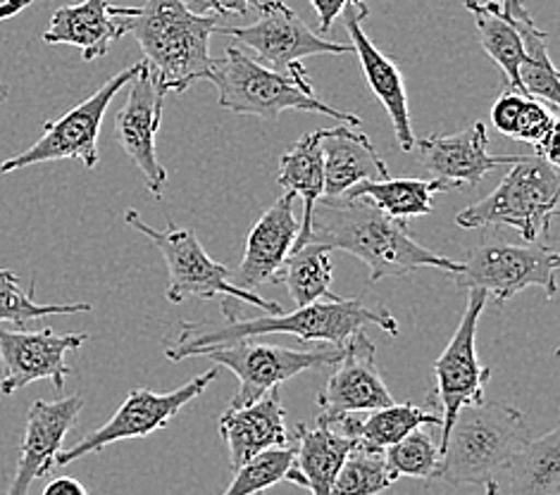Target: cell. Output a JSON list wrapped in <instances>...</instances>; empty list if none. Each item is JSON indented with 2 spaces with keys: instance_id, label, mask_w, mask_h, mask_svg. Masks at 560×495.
Here are the masks:
<instances>
[{
  "instance_id": "obj_2",
  "label": "cell",
  "mask_w": 560,
  "mask_h": 495,
  "mask_svg": "<svg viewBox=\"0 0 560 495\" xmlns=\"http://www.w3.org/2000/svg\"><path fill=\"white\" fill-rule=\"evenodd\" d=\"M303 244L327 246L331 252H351L368 267V284L389 276H406L422 267L442 272H458L460 262L439 256L418 244L406 229V222L386 217L365 198H319L308 232L296 238L293 248ZM291 248V250H293Z\"/></svg>"
},
{
  "instance_id": "obj_22",
  "label": "cell",
  "mask_w": 560,
  "mask_h": 495,
  "mask_svg": "<svg viewBox=\"0 0 560 495\" xmlns=\"http://www.w3.org/2000/svg\"><path fill=\"white\" fill-rule=\"evenodd\" d=\"M131 8H119L108 0H82L52 12L50 26L44 34L48 46H74L86 62L108 56L110 46L127 34L125 17Z\"/></svg>"
},
{
  "instance_id": "obj_23",
  "label": "cell",
  "mask_w": 560,
  "mask_h": 495,
  "mask_svg": "<svg viewBox=\"0 0 560 495\" xmlns=\"http://www.w3.org/2000/svg\"><path fill=\"white\" fill-rule=\"evenodd\" d=\"M319 149L325 165L323 198H343L365 181L389 179V167L363 131L349 125L319 129Z\"/></svg>"
},
{
  "instance_id": "obj_4",
  "label": "cell",
  "mask_w": 560,
  "mask_h": 495,
  "mask_svg": "<svg viewBox=\"0 0 560 495\" xmlns=\"http://www.w3.org/2000/svg\"><path fill=\"white\" fill-rule=\"evenodd\" d=\"M529 440L525 414L503 403H477L458 410L439 444L436 479L451 486H485L509 472Z\"/></svg>"
},
{
  "instance_id": "obj_44",
  "label": "cell",
  "mask_w": 560,
  "mask_h": 495,
  "mask_svg": "<svg viewBox=\"0 0 560 495\" xmlns=\"http://www.w3.org/2000/svg\"><path fill=\"white\" fill-rule=\"evenodd\" d=\"M8 93H10V89H8V84H0V103H3L5 98H8Z\"/></svg>"
},
{
  "instance_id": "obj_35",
  "label": "cell",
  "mask_w": 560,
  "mask_h": 495,
  "mask_svg": "<svg viewBox=\"0 0 560 495\" xmlns=\"http://www.w3.org/2000/svg\"><path fill=\"white\" fill-rule=\"evenodd\" d=\"M558 110L537 98H525L523 113L517 117L513 131L515 141H523L535 149L537 155L558 165Z\"/></svg>"
},
{
  "instance_id": "obj_12",
  "label": "cell",
  "mask_w": 560,
  "mask_h": 495,
  "mask_svg": "<svg viewBox=\"0 0 560 495\" xmlns=\"http://www.w3.org/2000/svg\"><path fill=\"white\" fill-rule=\"evenodd\" d=\"M215 379H218V367H212L170 393H153V391H145V388H135V391H129L125 403L117 408V412L108 422L98 426L96 432L84 436L72 448L60 450L56 458V467H68L77 460L86 458V455H93L113 444H119V440L143 438L165 429V426L175 420L186 405L194 403L198 396H203L206 388Z\"/></svg>"
},
{
  "instance_id": "obj_39",
  "label": "cell",
  "mask_w": 560,
  "mask_h": 495,
  "mask_svg": "<svg viewBox=\"0 0 560 495\" xmlns=\"http://www.w3.org/2000/svg\"><path fill=\"white\" fill-rule=\"evenodd\" d=\"M349 3L351 0H311V5L317 12V20H319V34L331 30V24H335V20H339V15Z\"/></svg>"
},
{
  "instance_id": "obj_1",
  "label": "cell",
  "mask_w": 560,
  "mask_h": 495,
  "mask_svg": "<svg viewBox=\"0 0 560 495\" xmlns=\"http://www.w3.org/2000/svg\"><path fill=\"white\" fill-rule=\"evenodd\" d=\"M224 322H177L163 339V355L172 363L186 357H201L206 351L230 345L242 339H260L270 333H289L303 343H325L341 347L355 331L380 327L392 337H398L396 317L380 305H365L355 298H327L313 305L296 307L293 313H275L246 319L234 298L222 303Z\"/></svg>"
},
{
  "instance_id": "obj_15",
  "label": "cell",
  "mask_w": 560,
  "mask_h": 495,
  "mask_svg": "<svg viewBox=\"0 0 560 495\" xmlns=\"http://www.w3.org/2000/svg\"><path fill=\"white\" fill-rule=\"evenodd\" d=\"M89 341L86 333H56L50 327L38 331L0 329V393L12 396L34 381L48 379L56 391H62L72 369L65 355Z\"/></svg>"
},
{
  "instance_id": "obj_6",
  "label": "cell",
  "mask_w": 560,
  "mask_h": 495,
  "mask_svg": "<svg viewBox=\"0 0 560 495\" xmlns=\"http://www.w3.org/2000/svg\"><path fill=\"white\" fill-rule=\"evenodd\" d=\"M558 200V165L541 155H523L487 198L458 212L456 224L460 229L511 226L525 244H537L541 236L551 234Z\"/></svg>"
},
{
  "instance_id": "obj_24",
  "label": "cell",
  "mask_w": 560,
  "mask_h": 495,
  "mask_svg": "<svg viewBox=\"0 0 560 495\" xmlns=\"http://www.w3.org/2000/svg\"><path fill=\"white\" fill-rule=\"evenodd\" d=\"M355 446V438L341 434L335 424L319 417L315 426L299 424L293 462L303 476L305 488L313 495H331L341 464Z\"/></svg>"
},
{
  "instance_id": "obj_41",
  "label": "cell",
  "mask_w": 560,
  "mask_h": 495,
  "mask_svg": "<svg viewBox=\"0 0 560 495\" xmlns=\"http://www.w3.org/2000/svg\"><path fill=\"white\" fill-rule=\"evenodd\" d=\"M509 0H463L472 15H482V12H503Z\"/></svg>"
},
{
  "instance_id": "obj_5",
  "label": "cell",
  "mask_w": 560,
  "mask_h": 495,
  "mask_svg": "<svg viewBox=\"0 0 560 495\" xmlns=\"http://www.w3.org/2000/svg\"><path fill=\"white\" fill-rule=\"evenodd\" d=\"M208 82L218 89L220 108L234 115H256L277 119L287 110H301L339 119L341 125L360 127L363 119L353 113L319 101L308 76H291L275 72L248 58L242 48L226 46L224 56L212 62Z\"/></svg>"
},
{
  "instance_id": "obj_31",
  "label": "cell",
  "mask_w": 560,
  "mask_h": 495,
  "mask_svg": "<svg viewBox=\"0 0 560 495\" xmlns=\"http://www.w3.org/2000/svg\"><path fill=\"white\" fill-rule=\"evenodd\" d=\"M479 44L487 50V56L497 62L503 72L509 91H520V62H523V38H520L513 22L505 17V12H482L475 15ZM525 96V93H523Z\"/></svg>"
},
{
  "instance_id": "obj_21",
  "label": "cell",
  "mask_w": 560,
  "mask_h": 495,
  "mask_svg": "<svg viewBox=\"0 0 560 495\" xmlns=\"http://www.w3.org/2000/svg\"><path fill=\"white\" fill-rule=\"evenodd\" d=\"M220 436L230 450L234 472L262 452L291 446L279 388L265 393L256 403L226 410L220 417Z\"/></svg>"
},
{
  "instance_id": "obj_25",
  "label": "cell",
  "mask_w": 560,
  "mask_h": 495,
  "mask_svg": "<svg viewBox=\"0 0 560 495\" xmlns=\"http://www.w3.org/2000/svg\"><path fill=\"white\" fill-rule=\"evenodd\" d=\"M329 424H335L341 434L355 438L360 448L384 452L410 432L422 429V426H442V414L422 410L412 403H392L363 414H346V417L331 420Z\"/></svg>"
},
{
  "instance_id": "obj_34",
  "label": "cell",
  "mask_w": 560,
  "mask_h": 495,
  "mask_svg": "<svg viewBox=\"0 0 560 495\" xmlns=\"http://www.w3.org/2000/svg\"><path fill=\"white\" fill-rule=\"evenodd\" d=\"M293 467V446L275 448L253 458L248 464L238 467L234 472L232 484L226 486L222 495H260L270 486L287 481Z\"/></svg>"
},
{
  "instance_id": "obj_43",
  "label": "cell",
  "mask_w": 560,
  "mask_h": 495,
  "mask_svg": "<svg viewBox=\"0 0 560 495\" xmlns=\"http://www.w3.org/2000/svg\"><path fill=\"white\" fill-rule=\"evenodd\" d=\"M487 488V495H499V481H489V484H485Z\"/></svg>"
},
{
  "instance_id": "obj_16",
  "label": "cell",
  "mask_w": 560,
  "mask_h": 495,
  "mask_svg": "<svg viewBox=\"0 0 560 495\" xmlns=\"http://www.w3.org/2000/svg\"><path fill=\"white\" fill-rule=\"evenodd\" d=\"M319 417L339 420L346 414H363L394 403V396L386 388L377 367L375 343L368 339L365 329L355 331L343 343L339 363L331 369L327 386L317 396Z\"/></svg>"
},
{
  "instance_id": "obj_38",
  "label": "cell",
  "mask_w": 560,
  "mask_h": 495,
  "mask_svg": "<svg viewBox=\"0 0 560 495\" xmlns=\"http://www.w3.org/2000/svg\"><path fill=\"white\" fill-rule=\"evenodd\" d=\"M260 0H194L189 5L196 15H215V17H226V15H246V12L256 5L258 8Z\"/></svg>"
},
{
  "instance_id": "obj_8",
  "label": "cell",
  "mask_w": 560,
  "mask_h": 495,
  "mask_svg": "<svg viewBox=\"0 0 560 495\" xmlns=\"http://www.w3.org/2000/svg\"><path fill=\"white\" fill-rule=\"evenodd\" d=\"M558 250L544 244H487L475 248L453 272L463 291H485L487 300L503 305L525 288H544L546 298L556 296Z\"/></svg>"
},
{
  "instance_id": "obj_19",
  "label": "cell",
  "mask_w": 560,
  "mask_h": 495,
  "mask_svg": "<svg viewBox=\"0 0 560 495\" xmlns=\"http://www.w3.org/2000/svg\"><path fill=\"white\" fill-rule=\"evenodd\" d=\"M368 15H370V8L365 0H351V3L341 12L346 32L351 36L349 46L358 56L360 67H363L370 91L375 93L377 101L384 105L386 115L392 119L398 145H401L404 153H410L416 149V133H412V125H410L408 91H406L404 74L396 67V62L389 56H384V52L368 38L363 30V22L368 20Z\"/></svg>"
},
{
  "instance_id": "obj_42",
  "label": "cell",
  "mask_w": 560,
  "mask_h": 495,
  "mask_svg": "<svg viewBox=\"0 0 560 495\" xmlns=\"http://www.w3.org/2000/svg\"><path fill=\"white\" fill-rule=\"evenodd\" d=\"M32 3L34 0H0V22L20 15V12L30 8Z\"/></svg>"
},
{
  "instance_id": "obj_9",
  "label": "cell",
  "mask_w": 560,
  "mask_h": 495,
  "mask_svg": "<svg viewBox=\"0 0 560 495\" xmlns=\"http://www.w3.org/2000/svg\"><path fill=\"white\" fill-rule=\"evenodd\" d=\"M343 353V345H323L313 351H293L284 345L258 343V339H242L230 345L212 347L201 357L234 372L238 388L232 408H244L256 403L265 393L275 391L299 374L319 367H335Z\"/></svg>"
},
{
  "instance_id": "obj_20",
  "label": "cell",
  "mask_w": 560,
  "mask_h": 495,
  "mask_svg": "<svg viewBox=\"0 0 560 495\" xmlns=\"http://www.w3.org/2000/svg\"><path fill=\"white\" fill-rule=\"evenodd\" d=\"M293 198L296 196L284 193L253 224L246 238L244 260L238 270L232 272V281L238 288L258 293L265 284H279L284 262L301 229L299 217L293 215Z\"/></svg>"
},
{
  "instance_id": "obj_13",
  "label": "cell",
  "mask_w": 560,
  "mask_h": 495,
  "mask_svg": "<svg viewBox=\"0 0 560 495\" xmlns=\"http://www.w3.org/2000/svg\"><path fill=\"white\" fill-rule=\"evenodd\" d=\"M487 303L485 291H468V305H465L460 325L434 363L436 386L432 400L442 408V434L456 420L460 408L485 400L491 369L482 367L477 357V325Z\"/></svg>"
},
{
  "instance_id": "obj_40",
  "label": "cell",
  "mask_w": 560,
  "mask_h": 495,
  "mask_svg": "<svg viewBox=\"0 0 560 495\" xmlns=\"http://www.w3.org/2000/svg\"><path fill=\"white\" fill-rule=\"evenodd\" d=\"M42 495H89V491L72 476H56L48 481Z\"/></svg>"
},
{
  "instance_id": "obj_17",
  "label": "cell",
  "mask_w": 560,
  "mask_h": 495,
  "mask_svg": "<svg viewBox=\"0 0 560 495\" xmlns=\"http://www.w3.org/2000/svg\"><path fill=\"white\" fill-rule=\"evenodd\" d=\"M420 165L432 174V179L442 181L446 191L475 189L493 167L515 165L523 155H491L489 133L485 122H475L465 131L430 133L416 141Z\"/></svg>"
},
{
  "instance_id": "obj_29",
  "label": "cell",
  "mask_w": 560,
  "mask_h": 495,
  "mask_svg": "<svg viewBox=\"0 0 560 495\" xmlns=\"http://www.w3.org/2000/svg\"><path fill=\"white\" fill-rule=\"evenodd\" d=\"M511 495H560V432L529 438L509 467Z\"/></svg>"
},
{
  "instance_id": "obj_33",
  "label": "cell",
  "mask_w": 560,
  "mask_h": 495,
  "mask_svg": "<svg viewBox=\"0 0 560 495\" xmlns=\"http://www.w3.org/2000/svg\"><path fill=\"white\" fill-rule=\"evenodd\" d=\"M91 313L89 303H65V305H42L34 300V284L32 288H22L18 274L12 270H0V322L20 325V329L50 315H79Z\"/></svg>"
},
{
  "instance_id": "obj_11",
  "label": "cell",
  "mask_w": 560,
  "mask_h": 495,
  "mask_svg": "<svg viewBox=\"0 0 560 495\" xmlns=\"http://www.w3.org/2000/svg\"><path fill=\"white\" fill-rule=\"evenodd\" d=\"M260 17L250 26H226L218 30L232 36L236 44H242L256 52V62L270 67L275 72L291 76H308L303 67V58L313 56H346L351 52L349 44L327 42L315 34L284 0H262L258 3Z\"/></svg>"
},
{
  "instance_id": "obj_7",
  "label": "cell",
  "mask_w": 560,
  "mask_h": 495,
  "mask_svg": "<svg viewBox=\"0 0 560 495\" xmlns=\"http://www.w3.org/2000/svg\"><path fill=\"white\" fill-rule=\"evenodd\" d=\"M125 222L129 226H135L143 236H149L151 244L160 250V256H163L170 274V303L179 305L186 298L212 300L218 296H224L246 305H256L268 315L282 313V305L279 303L262 298L258 293L238 288L232 281L230 267L212 260L191 229H184V226H177L175 222H167L165 229H155V226L141 220L137 210H127Z\"/></svg>"
},
{
  "instance_id": "obj_18",
  "label": "cell",
  "mask_w": 560,
  "mask_h": 495,
  "mask_svg": "<svg viewBox=\"0 0 560 495\" xmlns=\"http://www.w3.org/2000/svg\"><path fill=\"white\" fill-rule=\"evenodd\" d=\"M82 408V393H72L58 400H36L30 412H26L18 470L5 495H26L36 479H44L52 472L65 436L72 432Z\"/></svg>"
},
{
  "instance_id": "obj_27",
  "label": "cell",
  "mask_w": 560,
  "mask_h": 495,
  "mask_svg": "<svg viewBox=\"0 0 560 495\" xmlns=\"http://www.w3.org/2000/svg\"><path fill=\"white\" fill-rule=\"evenodd\" d=\"M279 186L291 196L303 198V220L299 236L308 232L313 208L325 193V165L319 149V129L305 133L279 160Z\"/></svg>"
},
{
  "instance_id": "obj_36",
  "label": "cell",
  "mask_w": 560,
  "mask_h": 495,
  "mask_svg": "<svg viewBox=\"0 0 560 495\" xmlns=\"http://www.w3.org/2000/svg\"><path fill=\"white\" fill-rule=\"evenodd\" d=\"M386 462L398 476L422 479L430 484L439 470V446L422 429L410 432L392 448L384 450Z\"/></svg>"
},
{
  "instance_id": "obj_26",
  "label": "cell",
  "mask_w": 560,
  "mask_h": 495,
  "mask_svg": "<svg viewBox=\"0 0 560 495\" xmlns=\"http://www.w3.org/2000/svg\"><path fill=\"white\" fill-rule=\"evenodd\" d=\"M505 17L513 22L520 38H523V62H520V91L529 98H537L558 110L560 82L558 72L546 46V34L539 30L527 12L523 0L505 3Z\"/></svg>"
},
{
  "instance_id": "obj_14",
  "label": "cell",
  "mask_w": 560,
  "mask_h": 495,
  "mask_svg": "<svg viewBox=\"0 0 560 495\" xmlns=\"http://www.w3.org/2000/svg\"><path fill=\"white\" fill-rule=\"evenodd\" d=\"M129 93L119 113L115 115V139L131 163L143 174L149 191L160 198L167 184V169L158 157V129L163 122L167 93L155 82L145 60L139 62V72L127 84Z\"/></svg>"
},
{
  "instance_id": "obj_3",
  "label": "cell",
  "mask_w": 560,
  "mask_h": 495,
  "mask_svg": "<svg viewBox=\"0 0 560 495\" xmlns=\"http://www.w3.org/2000/svg\"><path fill=\"white\" fill-rule=\"evenodd\" d=\"M125 30L139 42L167 96L210 76L215 62L210 36L220 30L215 15H196L184 0H145L141 8H131Z\"/></svg>"
},
{
  "instance_id": "obj_32",
  "label": "cell",
  "mask_w": 560,
  "mask_h": 495,
  "mask_svg": "<svg viewBox=\"0 0 560 495\" xmlns=\"http://www.w3.org/2000/svg\"><path fill=\"white\" fill-rule=\"evenodd\" d=\"M398 474L386 462L384 452L355 446L331 486V495H380L396 484Z\"/></svg>"
},
{
  "instance_id": "obj_10",
  "label": "cell",
  "mask_w": 560,
  "mask_h": 495,
  "mask_svg": "<svg viewBox=\"0 0 560 495\" xmlns=\"http://www.w3.org/2000/svg\"><path fill=\"white\" fill-rule=\"evenodd\" d=\"M137 72L139 62L115 74L110 82H105L93 96L74 105L56 122H46L42 139L15 157L0 163V174H12L42 163H56V160H79L89 169L96 167L101 160L98 133L105 113H108L113 98L135 79Z\"/></svg>"
},
{
  "instance_id": "obj_30",
  "label": "cell",
  "mask_w": 560,
  "mask_h": 495,
  "mask_svg": "<svg viewBox=\"0 0 560 495\" xmlns=\"http://www.w3.org/2000/svg\"><path fill=\"white\" fill-rule=\"evenodd\" d=\"M331 279H335L331 274V250L319 244H303L289 252L279 284L287 286L293 305L305 307L317 300L335 298Z\"/></svg>"
},
{
  "instance_id": "obj_37",
  "label": "cell",
  "mask_w": 560,
  "mask_h": 495,
  "mask_svg": "<svg viewBox=\"0 0 560 495\" xmlns=\"http://www.w3.org/2000/svg\"><path fill=\"white\" fill-rule=\"evenodd\" d=\"M525 98L527 96H523V93H517V91H505L503 96H499V101L493 103L491 122L503 133V137L513 139V131H515L520 113H523Z\"/></svg>"
},
{
  "instance_id": "obj_28",
  "label": "cell",
  "mask_w": 560,
  "mask_h": 495,
  "mask_svg": "<svg viewBox=\"0 0 560 495\" xmlns=\"http://www.w3.org/2000/svg\"><path fill=\"white\" fill-rule=\"evenodd\" d=\"M446 191V186L436 179H380L355 186L343 198H365L386 217L406 222L410 217L430 215L434 208V196Z\"/></svg>"
}]
</instances>
